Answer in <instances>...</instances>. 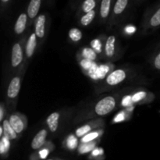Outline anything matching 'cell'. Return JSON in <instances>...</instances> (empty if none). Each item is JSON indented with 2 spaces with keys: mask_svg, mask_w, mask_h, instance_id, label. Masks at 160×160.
I'll return each mask as SVG.
<instances>
[{
  "mask_svg": "<svg viewBox=\"0 0 160 160\" xmlns=\"http://www.w3.org/2000/svg\"><path fill=\"white\" fill-rule=\"evenodd\" d=\"M59 114L58 112H52L48 116L46 122L50 131L55 132V131H57L58 126H59Z\"/></svg>",
  "mask_w": 160,
  "mask_h": 160,
  "instance_id": "cell-9",
  "label": "cell"
},
{
  "mask_svg": "<svg viewBox=\"0 0 160 160\" xmlns=\"http://www.w3.org/2000/svg\"><path fill=\"white\" fill-rule=\"evenodd\" d=\"M135 31V28L133 26H128L126 28V32L128 33H134Z\"/></svg>",
  "mask_w": 160,
  "mask_h": 160,
  "instance_id": "cell-35",
  "label": "cell"
},
{
  "mask_svg": "<svg viewBox=\"0 0 160 160\" xmlns=\"http://www.w3.org/2000/svg\"><path fill=\"white\" fill-rule=\"evenodd\" d=\"M47 137V131L45 130H41L35 136L31 142V147L33 149H39L45 142Z\"/></svg>",
  "mask_w": 160,
  "mask_h": 160,
  "instance_id": "cell-6",
  "label": "cell"
},
{
  "mask_svg": "<svg viewBox=\"0 0 160 160\" xmlns=\"http://www.w3.org/2000/svg\"><path fill=\"white\" fill-rule=\"evenodd\" d=\"M153 65H154L155 68H156V70H160V48L159 49V52H157V54L155 56L154 61H153Z\"/></svg>",
  "mask_w": 160,
  "mask_h": 160,
  "instance_id": "cell-29",
  "label": "cell"
},
{
  "mask_svg": "<svg viewBox=\"0 0 160 160\" xmlns=\"http://www.w3.org/2000/svg\"><path fill=\"white\" fill-rule=\"evenodd\" d=\"M9 122L17 134H20L24 129V123H23V120L17 114H12L9 117Z\"/></svg>",
  "mask_w": 160,
  "mask_h": 160,
  "instance_id": "cell-5",
  "label": "cell"
},
{
  "mask_svg": "<svg viewBox=\"0 0 160 160\" xmlns=\"http://www.w3.org/2000/svg\"><path fill=\"white\" fill-rule=\"evenodd\" d=\"M27 23V15L25 13H21L19 16L18 19L17 20V22L15 23L14 27V31L16 34H20L24 31L25 28H26Z\"/></svg>",
  "mask_w": 160,
  "mask_h": 160,
  "instance_id": "cell-11",
  "label": "cell"
},
{
  "mask_svg": "<svg viewBox=\"0 0 160 160\" xmlns=\"http://www.w3.org/2000/svg\"><path fill=\"white\" fill-rule=\"evenodd\" d=\"M92 45L95 49L98 50V51L100 52V49H101V43H100L99 41L98 40L93 41V42H92Z\"/></svg>",
  "mask_w": 160,
  "mask_h": 160,
  "instance_id": "cell-32",
  "label": "cell"
},
{
  "mask_svg": "<svg viewBox=\"0 0 160 160\" xmlns=\"http://www.w3.org/2000/svg\"><path fill=\"white\" fill-rule=\"evenodd\" d=\"M23 60V51L19 43L14 44L11 55V65L12 67H17Z\"/></svg>",
  "mask_w": 160,
  "mask_h": 160,
  "instance_id": "cell-2",
  "label": "cell"
},
{
  "mask_svg": "<svg viewBox=\"0 0 160 160\" xmlns=\"http://www.w3.org/2000/svg\"><path fill=\"white\" fill-rule=\"evenodd\" d=\"M126 78V73L123 70H117L111 73L106 78V82L111 86L117 85Z\"/></svg>",
  "mask_w": 160,
  "mask_h": 160,
  "instance_id": "cell-4",
  "label": "cell"
},
{
  "mask_svg": "<svg viewBox=\"0 0 160 160\" xmlns=\"http://www.w3.org/2000/svg\"><path fill=\"white\" fill-rule=\"evenodd\" d=\"M95 16V12L94 10L90 12H88V13H86L85 15L82 17V18L81 20V23L82 25H84V26H87V25L90 24L92 20H93Z\"/></svg>",
  "mask_w": 160,
  "mask_h": 160,
  "instance_id": "cell-18",
  "label": "cell"
},
{
  "mask_svg": "<svg viewBox=\"0 0 160 160\" xmlns=\"http://www.w3.org/2000/svg\"><path fill=\"white\" fill-rule=\"evenodd\" d=\"M3 134V130H2V127H0V138L2 137Z\"/></svg>",
  "mask_w": 160,
  "mask_h": 160,
  "instance_id": "cell-37",
  "label": "cell"
},
{
  "mask_svg": "<svg viewBox=\"0 0 160 160\" xmlns=\"http://www.w3.org/2000/svg\"><path fill=\"white\" fill-rule=\"evenodd\" d=\"M9 149V140L6 138L3 137V138L0 141V155H3L7 152Z\"/></svg>",
  "mask_w": 160,
  "mask_h": 160,
  "instance_id": "cell-20",
  "label": "cell"
},
{
  "mask_svg": "<svg viewBox=\"0 0 160 160\" xmlns=\"http://www.w3.org/2000/svg\"><path fill=\"white\" fill-rule=\"evenodd\" d=\"M147 93L145 92H137V93L134 94V95L131 98V101L133 102H137L141 101V100L144 99V98L146 97Z\"/></svg>",
  "mask_w": 160,
  "mask_h": 160,
  "instance_id": "cell-26",
  "label": "cell"
},
{
  "mask_svg": "<svg viewBox=\"0 0 160 160\" xmlns=\"http://www.w3.org/2000/svg\"><path fill=\"white\" fill-rule=\"evenodd\" d=\"M48 155V150L45 148V149H42L41 150L40 152H39V156H40L41 159H45L47 157V156Z\"/></svg>",
  "mask_w": 160,
  "mask_h": 160,
  "instance_id": "cell-33",
  "label": "cell"
},
{
  "mask_svg": "<svg viewBox=\"0 0 160 160\" xmlns=\"http://www.w3.org/2000/svg\"><path fill=\"white\" fill-rule=\"evenodd\" d=\"M103 151L101 148H95V149L92 151V156H100L101 154H102Z\"/></svg>",
  "mask_w": 160,
  "mask_h": 160,
  "instance_id": "cell-34",
  "label": "cell"
},
{
  "mask_svg": "<svg viewBox=\"0 0 160 160\" xmlns=\"http://www.w3.org/2000/svg\"><path fill=\"white\" fill-rule=\"evenodd\" d=\"M45 17L40 15L35 22V34L38 38H43L45 35Z\"/></svg>",
  "mask_w": 160,
  "mask_h": 160,
  "instance_id": "cell-8",
  "label": "cell"
},
{
  "mask_svg": "<svg viewBox=\"0 0 160 160\" xmlns=\"http://www.w3.org/2000/svg\"><path fill=\"white\" fill-rule=\"evenodd\" d=\"M124 118H125L124 113H123V112H121L120 114H118V115L115 117V119H114V122H116V123L121 122L123 121V120H124Z\"/></svg>",
  "mask_w": 160,
  "mask_h": 160,
  "instance_id": "cell-31",
  "label": "cell"
},
{
  "mask_svg": "<svg viewBox=\"0 0 160 160\" xmlns=\"http://www.w3.org/2000/svg\"><path fill=\"white\" fill-rule=\"evenodd\" d=\"M81 67L84 69H85V70H90V69H92V67H93V62L91 60H89V59H83V60H81Z\"/></svg>",
  "mask_w": 160,
  "mask_h": 160,
  "instance_id": "cell-28",
  "label": "cell"
},
{
  "mask_svg": "<svg viewBox=\"0 0 160 160\" xmlns=\"http://www.w3.org/2000/svg\"><path fill=\"white\" fill-rule=\"evenodd\" d=\"M20 90V78L15 77L9 82L7 89V96L10 99L17 98Z\"/></svg>",
  "mask_w": 160,
  "mask_h": 160,
  "instance_id": "cell-3",
  "label": "cell"
},
{
  "mask_svg": "<svg viewBox=\"0 0 160 160\" xmlns=\"http://www.w3.org/2000/svg\"><path fill=\"white\" fill-rule=\"evenodd\" d=\"M69 36L73 42H77L80 41L82 38V33L78 28H72L69 31Z\"/></svg>",
  "mask_w": 160,
  "mask_h": 160,
  "instance_id": "cell-17",
  "label": "cell"
},
{
  "mask_svg": "<svg viewBox=\"0 0 160 160\" xmlns=\"http://www.w3.org/2000/svg\"><path fill=\"white\" fill-rule=\"evenodd\" d=\"M36 36L35 33H33L31 34V36L29 37L28 41V43H27V47H26V54L28 57H31L33 56L34 52V50H35L36 47Z\"/></svg>",
  "mask_w": 160,
  "mask_h": 160,
  "instance_id": "cell-12",
  "label": "cell"
},
{
  "mask_svg": "<svg viewBox=\"0 0 160 160\" xmlns=\"http://www.w3.org/2000/svg\"><path fill=\"white\" fill-rule=\"evenodd\" d=\"M78 146V139L73 135H70V137L67 138V147L70 149L73 150L75 149Z\"/></svg>",
  "mask_w": 160,
  "mask_h": 160,
  "instance_id": "cell-25",
  "label": "cell"
},
{
  "mask_svg": "<svg viewBox=\"0 0 160 160\" xmlns=\"http://www.w3.org/2000/svg\"><path fill=\"white\" fill-rule=\"evenodd\" d=\"M41 0H31L28 5V15L31 19L34 18L38 12L41 6Z\"/></svg>",
  "mask_w": 160,
  "mask_h": 160,
  "instance_id": "cell-10",
  "label": "cell"
},
{
  "mask_svg": "<svg viewBox=\"0 0 160 160\" xmlns=\"http://www.w3.org/2000/svg\"><path fill=\"white\" fill-rule=\"evenodd\" d=\"M115 36H109L107 38V41H106V42L105 51H106V54L108 57H112L114 53H115Z\"/></svg>",
  "mask_w": 160,
  "mask_h": 160,
  "instance_id": "cell-13",
  "label": "cell"
},
{
  "mask_svg": "<svg viewBox=\"0 0 160 160\" xmlns=\"http://www.w3.org/2000/svg\"><path fill=\"white\" fill-rule=\"evenodd\" d=\"M83 56H84L85 59H89L91 61L95 60L96 59V53H95V52L92 48H84V51H83Z\"/></svg>",
  "mask_w": 160,
  "mask_h": 160,
  "instance_id": "cell-22",
  "label": "cell"
},
{
  "mask_svg": "<svg viewBox=\"0 0 160 160\" xmlns=\"http://www.w3.org/2000/svg\"><path fill=\"white\" fill-rule=\"evenodd\" d=\"M110 0H103L101 3V9H100V14L102 18H106L108 17L110 10Z\"/></svg>",
  "mask_w": 160,
  "mask_h": 160,
  "instance_id": "cell-14",
  "label": "cell"
},
{
  "mask_svg": "<svg viewBox=\"0 0 160 160\" xmlns=\"http://www.w3.org/2000/svg\"><path fill=\"white\" fill-rule=\"evenodd\" d=\"M95 7V2L94 0H86L84 3H83V10L88 13L92 11H93V9Z\"/></svg>",
  "mask_w": 160,
  "mask_h": 160,
  "instance_id": "cell-21",
  "label": "cell"
},
{
  "mask_svg": "<svg viewBox=\"0 0 160 160\" xmlns=\"http://www.w3.org/2000/svg\"><path fill=\"white\" fill-rule=\"evenodd\" d=\"M116 106V100L113 97L107 96L100 100L95 107V111L98 115L105 116L109 113Z\"/></svg>",
  "mask_w": 160,
  "mask_h": 160,
  "instance_id": "cell-1",
  "label": "cell"
},
{
  "mask_svg": "<svg viewBox=\"0 0 160 160\" xmlns=\"http://www.w3.org/2000/svg\"><path fill=\"white\" fill-rule=\"evenodd\" d=\"M131 98H132V97L130 96V95H127V96H125L124 98H123V100H122V106H129V105L131 104V102H132L131 101Z\"/></svg>",
  "mask_w": 160,
  "mask_h": 160,
  "instance_id": "cell-30",
  "label": "cell"
},
{
  "mask_svg": "<svg viewBox=\"0 0 160 160\" xmlns=\"http://www.w3.org/2000/svg\"><path fill=\"white\" fill-rule=\"evenodd\" d=\"M150 26L152 28H158L160 26V6L155 11L149 20Z\"/></svg>",
  "mask_w": 160,
  "mask_h": 160,
  "instance_id": "cell-15",
  "label": "cell"
},
{
  "mask_svg": "<svg viewBox=\"0 0 160 160\" xmlns=\"http://www.w3.org/2000/svg\"><path fill=\"white\" fill-rule=\"evenodd\" d=\"M98 136V132H92L89 133V134H86L84 137L82 138L81 139V142L83 144L85 143H89V142H92V141L96 139Z\"/></svg>",
  "mask_w": 160,
  "mask_h": 160,
  "instance_id": "cell-23",
  "label": "cell"
},
{
  "mask_svg": "<svg viewBox=\"0 0 160 160\" xmlns=\"http://www.w3.org/2000/svg\"><path fill=\"white\" fill-rule=\"evenodd\" d=\"M2 117H3V109L2 108V106H0V121H1L2 119Z\"/></svg>",
  "mask_w": 160,
  "mask_h": 160,
  "instance_id": "cell-36",
  "label": "cell"
},
{
  "mask_svg": "<svg viewBox=\"0 0 160 160\" xmlns=\"http://www.w3.org/2000/svg\"><path fill=\"white\" fill-rule=\"evenodd\" d=\"M2 130H3V134L4 137L6 138L8 140H14L17 138V134L15 132L12 128L11 127L10 123H9V120H4L2 123Z\"/></svg>",
  "mask_w": 160,
  "mask_h": 160,
  "instance_id": "cell-7",
  "label": "cell"
},
{
  "mask_svg": "<svg viewBox=\"0 0 160 160\" xmlns=\"http://www.w3.org/2000/svg\"><path fill=\"white\" fill-rule=\"evenodd\" d=\"M48 160H52V159H48Z\"/></svg>",
  "mask_w": 160,
  "mask_h": 160,
  "instance_id": "cell-38",
  "label": "cell"
},
{
  "mask_svg": "<svg viewBox=\"0 0 160 160\" xmlns=\"http://www.w3.org/2000/svg\"><path fill=\"white\" fill-rule=\"evenodd\" d=\"M91 131V127L89 125H84V126L81 127L80 128H78L76 131V135L78 137L81 138L84 137L86 134H88V133Z\"/></svg>",
  "mask_w": 160,
  "mask_h": 160,
  "instance_id": "cell-24",
  "label": "cell"
},
{
  "mask_svg": "<svg viewBox=\"0 0 160 160\" xmlns=\"http://www.w3.org/2000/svg\"><path fill=\"white\" fill-rule=\"evenodd\" d=\"M128 0H118L114 6L113 11L116 14H120L123 12L128 5Z\"/></svg>",
  "mask_w": 160,
  "mask_h": 160,
  "instance_id": "cell-16",
  "label": "cell"
},
{
  "mask_svg": "<svg viewBox=\"0 0 160 160\" xmlns=\"http://www.w3.org/2000/svg\"><path fill=\"white\" fill-rule=\"evenodd\" d=\"M95 146V142H89V143L83 144L79 148V152L81 154H85V153L89 152L92 150H94Z\"/></svg>",
  "mask_w": 160,
  "mask_h": 160,
  "instance_id": "cell-19",
  "label": "cell"
},
{
  "mask_svg": "<svg viewBox=\"0 0 160 160\" xmlns=\"http://www.w3.org/2000/svg\"><path fill=\"white\" fill-rule=\"evenodd\" d=\"M108 70H109V67L107 66H101L98 70H97V78H102L104 75H106V73H107Z\"/></svg>",
  "mask_w": 160,
  "mask_h": 160,
  "instance_id": "cell-27",
  "label": "cell"
}]
</instances>
